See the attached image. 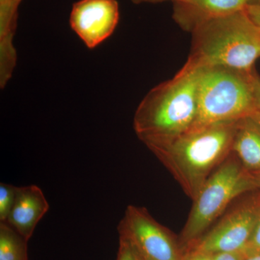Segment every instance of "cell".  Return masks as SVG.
I'll use <instances>...</instances> for the list:
<instances>
[{"label":"cell","mask_w":260,"mask_h":260,"mask_svg":"<svg viewBox=\"0 0 260 260\" xmlns=\"http://www.w3.org/2000/svg\"><path fill=\"white\" fill-rule=\"evenodd\" d=\"M237 121L190 129L147 147L194 200L212 173L232 153Z\"/></svg>","instance_id":"obj_1"},{"label":"cell","mask_w":260,"mask_h":260,"mask_svg":"<svg viewBox=\"0 0 260 260\" xmlns=\"http://www.w3.org/2000/svg\"><path fill=\"white\" fill-rule=\"evenodd\" d=\"M200 67L186 64L174 78L150 90L138 106L133 126L146 146L177 138L194 126Z\"/></svg>","instance_id":"obj_2"},{"label":"cell","mask_w":260,"mask_h":260,"mask_svg":"<svg viewBox=\"0 0 260 260\" xmlns=\"http://www.w3.org/2000/svg\"><path fill=\"white\" fill-rule=\"evenodd\" d=\"M191 36L186 63L192 66H223L251 72L260 57V28L245 10L206 22Z\"/></svg>","instance_id":"obj_3"},{"label":"cell","mask_w":260,"mask_h":260,"mask_svg":"<svg viewBox=\"0 0 260 260\" xmlns=\"http://www.w3.org/2000/svg\"><path fill=\"white\" fill-rule=\"evenodd\" d=\"M200 68L198 116L191 129L239 120L256 112L254 70L223 66Z\"/></svg>","instance_id":"obj_4"},{"label":"cell","mask_w":260,"mask_h":260,"mask_svg":"<svg viewBox=\"0 0 260 260\" xmlns=\"http://www.w3.org/2000/svg\"><path fill=\"white\" fill-rule=\"evenodd\" d=\"M260 189L254 174L232 153L215 169L193 201L181 232L183 249L198 240L236 198Z\"/></svg>","instance_id":"obj_5"},{"label":"cell","mask_w":260,"mask_h":260,"mask_svg":"<svg viewBox=\"0 0 260 260\" xmlns=\"http://www.w3.org/2000/svg\"><path fill=\"white\" fill-rule=\"evenodd\" d=\"M259 218L260 189L251 191L215 226L184 249L212 254L245 250Z\"/></svg>","instance_id":"obj_6"},{"label":"cell","mask_w":260,"mask_h":260,"mask_svg":"<svg viewBox=\"0 0 260 260\" xmlns=\"http://www.w3.org/2000/svg\"><path fill=\"white\" fill-rule=\"evenodd\" d=\"M119 237L132 244L142 260H181L184 249L172 232L143 207L130 205L118 225Z\"/></svg>","instance_id":"obj_7"},{"label":"cell","mask_w":260,"mask_h":260,"mask_svg":"<svg viewBox=\"0 0 260 260\" xmlns=\"http://www.w3.org/2000/svg\"><path fill=\"white\" fill-rule=\"evenodd\" d=\"M119 21L116 0H80L70 17L72 30L88 49H94L112 35Z\"/></svg>","instance_id":"obj_8"},{"label":"cell","mask_w":260,"mask_h":260,"mask_svg":"<svg viewBox=\"0 0 260 260\" xmlns=\"http://www.w3.org/2000/svg\"><path fill=\"white\" fill-rule=\"evenodd\" d=\"M248 0H185L176 2L172 18L182 30L192 32L206 22L246 9Z\"/></svg>","instance_id":"obj_9"},{"label":"cell","mask_w":260,"mask_h":260,"mask_svg":"<svg viewBox=\"0 0 260 260\" xmlns=\"http://www.w3.org/2000/svg\"><path fill=\"white\" fill-rule=\"evenodd\" d=\"M49 209L44 192L37 185L17 186L14 205L7 223L28 241L41 219Z\"/></svg>","instance_id":"obj_10"},{"label":"cell","mask_w":260,"mask_h":260,"mask_svg":"<svg viewBox=\"0 0 260 260\" xmlns=\"http://www.w3.org/2000/svg\"><path fill=\"white\" fill-rule=\"evenodd\" d=\"M232 153L248 172H260V115L256 110L237 121Z\"/></svg>","instance_id":"obj_11"},{"label":"cell","mask_w":260,"mask_h":260,"mask_svg":"<svg viewBox=\"0 0 260 260\" xmlns=\"http://www.w3.org/2000/svg\"><path fill=\"white\" fill-rule=\"evenodd\" d=\"M27 242L9 224L0 223V260H28Z\"/></svg>","instance_id":"obj_12"},{"label":"cell","mask_w":260,"mask_h":260,"mask_svg":"<svg viewBox=\"0 0 260 260\" xmlns=\"http://www.w3.org/2000/svg\"><path fill=\"white\" fill-rule=\"evenodd\" d=\"M17 186L0 184V223L6 222L14 205Z\"/></svg>","instance_id":"obj_13"},{"label":"cell","mask_w":260,"mask_h":260,"mask_svg":"<svg viewBox=\"0 0 260 260\" xmlns=\"http://www.w3.org/2000/svg\"><path fill=\"white\" fill-rule=\"evenodd\" d=\"M116 260H142L132 244L124 238L119 237V250Z\"/></svg>","instance_id":"obj_14"},{"label":"cell","mask_w":260,"mask_h":260,"mask_svg":"<svg viewBox=\"0 0 260 260\" xmlns=\"http://www.w3.org/2000/svg\"><path fill=\"white\" fill-rule=\"evenodd\" d=\"M181 260H215L214 255L209 253L195 250V249H186L184 250Z\"/></svg>","instance_id":"obj_15"},{"label":"cell","mask_w":260,"mask_h":260,"mask_svg":"<svg viewBox=\"0 0 260 260\" xmlns=\"http://www.w3.org/2000/svg\"><path fill=\"white\" fill-rule=\"evenodd\" d=\"M245 250L260 251V218L256 223L254 232L248 242Z\"/></svg>","instance_id":"obj_16"},{"label":"cell","mask_w":260,"mask_h":260,"mask_svg":"<svg viewBox=\"0 0 260 260\" xmlns=\"http://www.w3.org/2000/svg\"><path fill=\"white\" fill-rule=\"evenodd\" d=\"M215 260H244L245 251H229L213 254Z\"/></svg>","instance_id":"obj_17"},{"label":"cell","mask_w":260,"mask_h":260,"mask_svg":"<svg viewBox=\"0 0 260 260\" xmlns=\"http://www.w3.org/2000/svg\"><path fill=\"white\" fill-rule=\"evenodd\" d=\"M245 10L251 20L260 28V5H248Z\"/></svg>","instance_id":"obj_18"},{"label":"cell","mask_w":260,"mask_h":260,"mask_svg":"<svg viewBox=\"0 0 260 260\" xmlns=\"http://www.w3.org/2000/svg\"><path fill=\"white\" fill-rule=\"evenodd\" d=\"M254 90L255 97L256 110L260 115V77L254 73Z\"/></svg>","instance_id":"obj_19"},{"label":"cell","mask_w":260,"mask_h":260,"mask_svg":"<svg viewBox=\"0 0 260 260\" xmlns=\"http://www.w3.org/2000/svg\"><path fill=\"white\" fill-rule=\"evenodd\" d=\"M132 3L135 5L143 4V3H151V4H155V3H162L166 1H173L174 3L176 2L185 1V0H129Z\"/></svg>","instance_id":"obj_20"},{"label":"cell","mask_w":260,"mask_h":260,"mask_svg":"<svg viewBox=\"0 0 260 260\" xmlns=\"http://www.w3.org/2000/svg\"><path fill=\"white\" fill-rule=\"evenodd\" d=\"M245 251L244 260H260V251Z\"/></svg>","instance_id":"obj_21"},{"label":"cell","mask_w":260,"mask_h":260,"mask_svg":"<svg viewBox=\"0 0 260 260\" xmlns=\"http://www.w3.org/2000/svg\"><path fill=\"white\" fill-rule=\"evenodd\" d=\"M22 0H0V4H15L20 5Z\"/></svg>","instance_id":"obj_22"},{"label":"cell","mask_w":260,"mask_h":260,"mask_svg":"<svg viewBox=\"0 0 260 260\" xmlns=\"http://www.w3.org/2000/svg\"><path fill=\"white\" fill-rule=\"evenodd\" d=\"M248 5H260V0H248Z\"/></svg>","instance_id":"obj_23"},{"label":"cell","mask_w":260,"mask_h":260,"mask_svg":"<svg viewBox=\"0 0 260 260\" xmlns=\"http://www.w3.org/2000/svg\"><path fill=\"white\" fill-rule=\"evenodd\" d=\"M254 175V177H255L256 181H257L258 184H259V186L260 188V172L255 173V174H253Z\"/></svg>","instance_id":"obj_24"}]
</instances>
